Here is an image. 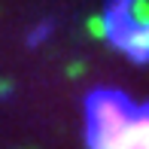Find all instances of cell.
Wrapping results in <instances>:
<instances>
[{
    "mask_svg": "<svg viewBox=\"0 0 149 149\" xmlns=\"http://www.w3.org/2000/svg\"><path fill=\"white\" fill-rule=\"evenodd\" d=\"M131 100L122 91L97 88L85 97V143L88 149H104L116 134L125 131V125L134 116Z\"/></svg>",
    "mask_w": 149,
    "mask_h": 149,
    "instance_id": "obj_1",
    "label": "cell"
},
{
    "mask_svg": "<svg viewBox=\"0 0 149 149\" xmlns=\"http://www.w3.org/2000/svg\"><path fill=\"white\" fill-rule=\"evenodd\" d=\"M119 52H125L134 64H149V24H134L122 37L113 40Z\"/></svg>",
    "mask_w": 149,
    "mask_h": 149,
    "instance_id": "obj_2",
    "label": "cell"
},
{
    "mask_svg": "<svg viewBox=\"0 0 149 149\" xmlns=\"http://www.w3.org/2000/svg\"><path fill=\"white\" fill-rule=\"evenodd\" d=\"M128 140L131 149H149V104H137L134 107V116L128 122Z\"/></svg>",
    "mask_w": 149,
    "mask_h": 149,
    "instance_id": "obj_3",
    "label": "cell"
}]
</instances>
